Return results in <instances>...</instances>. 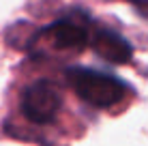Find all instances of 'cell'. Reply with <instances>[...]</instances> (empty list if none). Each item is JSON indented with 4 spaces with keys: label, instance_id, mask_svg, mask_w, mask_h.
<instances>
[{
    "label": "cell",
    "instance_id": "7a4b0ae2",
    "mask_svg": "<svg viewBox=\"0 0 148 146\" xmlns=\"http://www.w3.org/2000/svg\"><path fill=\"white\" fill-rule=\"evenodd\" d=\"M62 108V95L49 80H37L22 93V114L34 125H47L58 116Z\"/></svg>",
    "mask_w": 148,
    "mask_h": 146
},
{
    "label": "cell",
    "instance_id": "6da1fadb",
    "mask_svg": "<svg viewBox=\"0 0 148 146\" xmlns=\"http://www.w3.org/2000/svg\"><path fill=\"white\" fill-rule=\"evenodd\" d=\"M67 82L82 101L99 110H108L120 103L129 93V86L120 77L88 67L67 69Z\"/></svg>",
    "mask_w": 148,
    "mask_h": 146
},
{
    "label": "cell",
    "instance_id": "5b68a950",
    "mask_svg": "<svg viewBox=\"0 0 148 146\" xmlns=\"http://www.w3.org/2000/svg\"><path fill=\"white\" fill-rule=\"evenodd\" d=\"M127 2L133 4V7L144 15V17H148V0H127Z\"/></svg>",
    "mask_w": 148,
    "mask_h": 146
},
{
    "label": "cell",
    "instance_id": "3957f363",
    "mask_svg": "<svg viewBox=\"0 0 148 146\" xmlns=\"http://www.w3.org/2000/svg\"><path fill=\"white\" fill-rule=\"evenodd\" d=\"M88 17H86L82 11L77 13H69L64 17H60L58 22L49 24L45 28V37L52 41L54 47L60 49H82L86 43H88Z\"/></svg>",
    "mask_w": 148,
    "mask_h": 146
},
{
    "label": "cell",
    "instance_id": "277c9868",
    "mask_svg": "<svg viewBox=\"0 0 148 146\" xmlns=\"http://www.w3.org/2000/svg\"><path fill=\"white\" fill-rule=\"evenodd\" d=\"M92 47L97 56L108 60L112 64H125L133 58V47L122 34L114 30H97L92 39Z\"/></svg>",
    "mask_w": 148,
    "mask_h": 146
}]
</instances>
